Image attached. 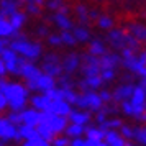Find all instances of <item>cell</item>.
Segmentation results:
<instances>
[{
  "label": "cell",
  "mask_w": 146,
  "mask_h": 146,
  "mask_svg": "<svg viewBox=\"0 0 146 146\" xmlns=\"http://www.w3.org/2000/svg\"><path fill=\"white\" fill-rule=\"evenodd\" d=\"M66 117H59V115H54L51 112H41V121L36 126L40 136H43L48 141H53L56 138V135H59L61 131H66Z\"/></svg>",
  "instance_id": "cell-1"
},
{
  "label": "cell",
  "mask_w": 146,
  "mask_h": 146,
  "mask_svg": "<svg viewBox=\"0 0 146 146\" xmlns=\"http://www.w3.org/2000/svg\"><path fill=\"white\" fill-rule=\"evenodd\" d=\"M28 87H25L23 84L18 82H8V86L3 90V95L7 97V102L12 112H23L27 108V102H28Z\"/></svg>",
  "instance_id": "cell-2"
},
{
  "label": "cell",
  "mask_w": 146,
  "mask_h": 146,
  "mask_svg": "<svg viewBox=\"0 0 146 146\" xmlns=\"http://www.w3.org/2000/svg\"><path fill=\"white\" fill-rule=\"evenodd\" d=\"M10 48L13 49L18 56H23L28 61H36L43 53V48L40 43H35V41H28L25 38L21 40H12L10 41Z\"/></svg>",
  "instance_id": "cell-3"
},
{
  "label": "cell",
  "mask_w": 146,
  "mask_h": 146,
  "mask_svg": "<svg viewBox=\"0 0 146 146\" xmlns=\"http://www.w3.org/2000/svg\"><path fill=\"white\" fill-rule=\"evenodd\" d=\"M43 74V69H40L38 66H35L31 61L21 58L20 59V69H18V76H21L27 80L28 90H38V79Z\"/></svg>",
  "instance_id": "cell-4"
},
{
  "label": "cell",
  "mask_w": 146,
  "mask_h": 146,
  "mask_svg": "<svg viewBox=\"0 0 146 146\" xmlns=\"http://www.w3.org/2000/svg\"><path fill=\"white\" fill-rule=\"evenodd\" d=\"M76 105L80 110H92V112H100L104 107V100L100 99V94H97L95 90L90 92H82L79 95V99L76 102Z\"/></svg>",
  "instance_id": "cell-5"
},
{
  "label": "cell",
  "mask_w": 146,
  "mask_h": 146,
  "mask_svg": "<svg viewBox=\"0 0 146 146\" xmlns=\"http://www.w3.org/2000/svg\"><path fill=\"white\" fill-rule=\"evenodd\" d=\"M130 102L135 110V118L139 120L146 113V90L141 86H135V92H133Z\"/></svg>",
  "instance_id": "cell-6"
},
{
  "label": "cell",
  "mask_w": 146,
  "mask_h": 146,
  "mask_svg": "<svg viewBox=\"0 0 146 146\" xmlns=\"http://www.w3.org/2000/svg\"><path fill=\"white\" fill-rule=\"evenodd\" d=\"M41 69L44 74H49L53 77H61L62 76V61H59V58L56 54H46L43 58V64Z\"/></svg>",
  "instance_id": "cell-7"
},
{
  "label": "cell",
  "mask_w": 146,
  "mask_h": 146,
  "mask_svg": "<svg viewBox=\"0 0 146 146\" xmlns=\"http://www.w3.org/2000/svg\"><path fill=\"white\" fill-rule=\"evenodd\" d=\"M82 74L84 77H92V76H100L102 72V66H100V58L92 56L89 53L82 56Z\"/></svg>",
  "instance_id": "cell-8"
},
{
  "label": "cell",
  "mask_w": 146,
  "mask_h": 146,
  "mask_svg": "<svg viewBox=\"0 0 146 146\" xmlns=\"http://www.w3.org/2000/svg\"><path fill=\"white\" fill-rule=\"evenodd\" d=\"M0 59L5 62V66H7V72L18 74V69H20V59H21V58H18V54L15 53L10 46L5 48V49L2 51Z\"/></svg>",
  "instance_id": "cell-9"
},
{
  "label": "cell",
  "mask_w": 146,
  "mask_h": 146,
  "mask_svg": "<svg viewBox=\"0 0 146 146\" xmlns=\"http://www.w3.org/2000/svg\"><path fill=\"white\" fill-rule=\"evenodd\" d=\"M0 139H20V133H18V126L13 125L8 118H2L0 117Z\"/></svg>",
  "instance_id": "cell-10"
},
{
  "label": "cell",
  "mask_w": 146,
  "mask_h": 146,
  "mask_svg": "<svg viewBox=\"0 0 146 146\" xmlns=\"http://www.w3.org/2000/svg\"><path fill=\"white\" fill-rule=\"evenodd\" d=\"M128 35L130 33H125V31H121V30H110L107 40H108V43H110L113 48L123 49V48H126V44H128Z\"/></svg>",
  "instance_id": "cell-11"
},
{
  "label": "cell",
  "mask_w": 146,
  "mask_h": 146,
  "mask_svg": "<svg viewBox=\"0 0 146 146\" xmlns=\"http://www.w3.org/2000/svg\"><path fill=\"white\" fill-rule=\"evenodd\" d=\"M20 118H21V125H28V126H38L41 121V112L36 108H25L23 112H20Z\"/></svg>",
  "instance_id": "cell-12"
},
{
  "label": "cell",
  "mask_w": 146,
  "mask_h": 146,
  "mask_svg": "<svg viewBox=\"0 0 146 146\" xmlns=\"http://www.w3.org/2000/svg\"><path fill=\"white\" fill-rule=\"evenodd\" d=\"M133 92H135V86H133L131 82H126V84H121L120 87L115 89V92H113V100L115 102H126V100L131 99Z\"/></svg>",
  "instance_id": "cell-13"
},
{
  "label": "cell",
  "mask_w": 146,
  "mask_h": 146,
  "mask_svg": "<svg viewBox=\"0 0 146 146\" xmlns=\"http://www.w3.org/2000/svg\"><path fill=\"white\" fill-rule=\"evenodd\" d=\"M80 66H82V59L79 58V54H76V53L67 54L66 58L62 59V69H64V72L66 74L76 72Z\"/></svg>",
  "instance_id": "cell-14"
},
{
  "label": "cell",
  "mask_w": 146,
  "mask_h": 146,
  "mask_svg": "<svg viewBox=\"0 0 146 146\" xmlns=\"http://www.w3.org/2000/svg\"><path fill=\"white\" fill-rule=\"evenodd\" d=\"M120 64H123V59H121V56L117 53H107L105 56H102L100 58V66H102V71L104 69H117Z\"/></svg>",
  "instance_id": "cell-15"
},
{
  "label": "cell",
  "mask_w": 146,
  "mask_h": 146,
  "mask_svg": "<svg viewBox=\"0 0 146 146\" xmlns=\"http://www.w3.org/2000/svg\"><path fill=\"white\" fill-rule=\"evenodd\" d=\"M49 112L54 115H59V117H69L72 113V107L66 100H56V102H51Z\"/></svg>",
  "instance_id": "cell-16"
},
{
  "label": "cell",
  "mask_w": 146,
  "mask_h": 146,
  "mask_svg": "<svg viewBox=\"0 0 146 146\" xmlns=\"http://www.w3.org/2000/svg\"><path fill=\"white\" fill-rule=\"evenodd\" d=\"M18 7H20V0H0V15L10 18L18 12Z\"/></svg>",
  "instance_id": "cell-17"
},
{
  "label": "cell",
  "mask_w": 146,
  "mask_h": 146,
  "mask_svg": "<svg viewBox=\"0 0 146 146\" xmlns=\"http://www.w3.org/2000/svg\"><path fill=\"white\" fill-rule=\"evenodd\" d=\"M53 20H54V23H56V27L59 28V30H62V31H72L74 30L72 21H71V18H69L67 13H64V12H56V13L53 15Z\"/></svg>",
  "instance_id": "cell-18"
},
{
  "label": "cell",
  "mask_w": 146,
  "mask_h": 146,
  "mask_svg": "<svg viewBox=\"0 0 146 146\" xmlns=\"http://www.w3.org/2000/svg\"><path fill=\"white\" fill-rule=\"evenodd\" d=\"M31 107L40 110V112H49V107H51V100L48 99L46 94H36L31 97Z\"/></svg>",
  "instance_id": "cell-19"
},
{
  "label": "cell",
  "mask_w": 146,
  "mask_h": 146,
  "mask_svg": "<svg viewBox=\"0 0 146 146\" xmlns=\"http://www.w3.org/2000/svg\"><path fill=\"white\" fill-rule=\"evenodd\" d=\"M104 143H105L107 146H126L128 141L121 136L120 131H117V130H108V131L105 133Z\"/></svg>",
  "instance_id": "cell-20"
},
{
  "label": "cell",
  "mask_w": 146,
  "mask_h": 146,
  "mask_svg": "<svg viewBox=\"0 0 146 146\" xmlns=\"http://www.w3.org/2000/svg\"><path fill=\"white\" fill-rule=\"evenodd\" d=\"M102 84H104V80L100 76H92V77H84V80H80L79 87L82 92H90V90L99 89Z\"/></svg>",
  "instance_id": "cell-21"
},
{
  "label": "cell",
  "mask_w": 146,
  "mask_h": 146,
  "mask_svg": "<svg viewBox=\"0 0 146 146\" xmlns=\"http://www.w3.org/2000/svg\"><path fill=\"white\" fill-rule=\"evenodd\" d=\"M56 87V79L49 74H41V77L38 79V90H41L43 94H46L48 90H51Z\"/></svg>",
  "instance_id": "cell-22"
},
{
  "label": "cell",
  "mask_w": 146,
  "mask_h": 146,
  "mask_svg": "<svg viewBox=\"0 0 146 146\" xmlns=\"http://www.w3.org/2000/svg\"><path fill=\"white\" fill-rule=\"evenodd\" d=\"M69 120H71V123L86 126V123L90 121V115L86 110H72V113L69 115Z\"/></svg>",
  "instance_id": "cell-23"
},
{
  "label": "cell",
  "mask_w": 146,
  "mask_h": 146,
  "mask_svg": "<svg viewBox=\"0 0 146 146\" xmlns=\"http://www.w3.org/2000/svg\"><path fill=\"white\" fill-rule=\"evenodd\" d=\"M105 130L104 128H95V126H89L86 128V139H90V141H102V139H105Z\"/></svg>",
  "instance_id": "cell-24"
},
{
  "label": "cell",
  "mask_w": 146,
  "mask_h": 146,
  "mask_svg": "<svg viewBox=\"0 0 146 146\" xmlns=\"http://www.w3.org/2000/svg\"><path fill=\"white\" fill-rule=\"evenodd\" d=\"M89 53L92 56H97V58H102L107 54V46L104 44V41L100 40H92L90 41V46H89Z\"/></svg>",
  "instance_id": "cell-25"
},
{
  "label": "cell",
  "mask_w": 146,
  "mask_h": 146,
  "mask_svg": "<svg viewBox=\"0 0 146 146\" xmlns=\"http://www.w3.org/2000/svg\"><path fill=\"white\" fill-rule=\"evenodd\" d=\"M13 33H15V30L12 27L10 20L0 15V38H12Z\"/></svg>",
  "instance_id": "cell-26"
},
{
  "label": "cell",
  "mask_w": 146,
  "mask_h": 146,
  "mask_svg": "<svg viewBox=\"0 0 146 146\" xmlns=\"http://www.w3.org/2000/svg\"><path fill=\"white\" fill-rule=\"evenodd\" d=\"M18 133H20V139L23 138L25 141L33 139V138H36V136L40 135L38 130H36V126H28V125H20L18 126Z\"/></svg>",
  "instance_id": "cell-27"
},
{
  "label": "cell",
  "mask_w": 146,
  "mask_h": 146,
  "mask_svg": "<svg viewBox=\"0 0 146 146\" xmlns=\"http://www.w3.org/2000/svg\"><path fill=\"white\" fill-rule=\"evenodd\" d=\"M66 136H69V138H80L84 133H86V126H82V125H76V123H69L66 128Z\"/></svg>",
  "instance_id": "cell-28"
},
{
  "label": "cell",
  "mask_w": 146,
  "mask_h": 146,
  "mask_svg": "<svg viewBox=\"0 0 146 146\" xmlns=\"http://www.w3.org/2000/svg\"><path fill=\"white\" fill-rule=\"evenodd\" d=\"M130 35L135 36L138 41H146V27L145 25H138V23H135V25H130Z\"/></svg>",
  "instance_id": "cell-29"
},
{
  "label": "cell",
  "mask_w": 146,
  "mask_h": 146,
  "mask_svg": "<svg viewBox=\"0 0 146 146\" xmlns=\"http://www.w3.org/2000/svg\"><path fill=\"white\" fill-rule=\"evenodd\" d=\"M8 20H10V23H12V27H13L15 31H20V28L23 27V25H25V21H27V15L18 10V12H17L15 15H12Z\"/></svg>",
  "instance_id": "cell-30"
},
{
  "label": "cell",
  "mask_w": 146,
  "mask_h": 146,
  "mask_svg": "<svg viewBox=\"0 0 146 146\" xmlns=\"http://www.w3.org/2000/svg\"><path fill=\"white\" fill-rule=\"evenodd\" d=\"M72 35L76 36L77 43H86V41L90 40V33H89V30L86 27H74Z\"/></svg>",
  "instance_id": "cell-31"
},
{
  "label": "cell",
  "mask_w": 146,
  "mask_h": 146,
  "mask_svg": "<svg viewBox=\"0 0 146 146\" xmlns=\"http://www.w3.org/2000/svg\"><path fill=\"white\" fill-rule=\"evenodd\" d=\"M23 146H53V145H51V141H48V139H44L43 136H40V135H38L36 138L25 141V143H23Z\"/></svg>",
  "instance_id": "cell-32"
},
{
  "label": "cell",
  "mask_w": 146,
  "mask_h": 146,
  "mask_svg": "<svg viewBox=\"0 0 146 146\" xmlns=\"http://www.w3.org/2000/svg\"><path fill=\"white\" fill-rule=\"evenodd\" d=\"M97 25H99L102 30H112L113 20L108 17V15H100L99 18H97Z\"/></svg>",
  "instance_id": "cell-33"
},
{
  "label": "cell",
  "mask_w": 146,
  "mask_h": 146,
  "mask_svg": "<svg viewBox=\"0 0 146 146\" xmlns=\"http://www.w3.org/2000/svg\"><path fill=\"white\" fill-rule=\"evenodd\" d=\"M46 95H48V99L51 100V102L64 100V94H62V89H61V87H54V89H51V90H48Z\"/></svg>",
  "instance_id": "cell-34"
},
{
  "label": "cell",
  "mask_w": 146,
  "mask_h": 146,
  "mask_svg": "<svg viewBox=\"0 0 146 146\" xmlns=\"http://www.w3.org/2000/svg\"><path fill=\"white\" fill-rule=\"evenodd\" d=\"M62 94H64V100L69 102L71 105H76V102L79 99V94L74 92V89H62Z\"/></svg>",
  "instance_id": "cell-35"
},
{
  "label": "cell",
  "mask_w": 146,
  "mask_h": 146,
  "mask_svg": "<svg viewBox=\"0 0 146 146\" xmlns=\"http://www.w3.org/2000/svg\"><path fill=\"white\" fill-rule=\"evenodd\" d=\"M61 38H62V44H67V46L77 44V40L72 35V31H61Z\"/></svg>",
  "instance_id": "cell-36"
},
{
  "label": "cell",
  "mask_w": 146,
  "mask_h": 146,
  "mask_svg": "<svg viewBox=\"0 0 146 146\" xmlns=\"http://www.w3.org/2000/svg\"><path fill=\"white\" fill-rule=\"evenodd\" d=\"M139 145L146 146V126H139V128H135V138Z\"/></svg>",
  "instance_id": "cell-37"
},
{
  "label": "cell",
  "mask_w": 146,
  "mask_h": 146,
  "mask_svg": "<svg viewBox=\"0 0 146 146\" xmlns=\"http://www.w3.org/2000/svg\"><path fill=\"white\" fill-rule=\"evenodd\" d=\"M100 128H104L105 131H108V130H117V128H121V120H118V118L107 120L104 125H100Z\"/></svg>",
  "instance_id": "cell-38"
},
{
  "label": "cell",
  "mask_w": 146,
  "mask_h": 146,
  "mask_svg": "<svg viewBox=\"0 0 146 146\" xmlns=\"http://www.w3.org/2000/svg\"><path fill=\"white\" fill-rule=\"evenodd\" d=\"M76 12H77V17H79L80 23H87V21H89V18H90V13L87 12V8L84 7V5H77Z\"/></svg>",
  "instance_id": "cell-39"
},
{
  "label": "cell",
  "mask_w": 146,
  "mask_h": 146,
  "mask_svg": "<svg viewBox=\"0 0 146 146\" xmlns=\"http://www.w3.org/2000/svg\"><path fill=\"white\" fill-rule=\"evenodd\" d=\"M120 133H121V136H123L125 139H133L135 138V128H131V126H128V125H121Z\"/></svg>",
  "instance_id": "cell-40"
},
{
  "label": "cell",
  "mask_w": 146,
  "mask_h": 146,
  "mask_svg": "<svg viewBox=\"0 0 146 146\" xmlns=\"http://www.w3.org/2000/svg\"><path fill=\"white\" fill-rule=\"evenodd\" d=\"M53 146H71V141L67 136H56V138L51 141Z\"/></svg>",
  "instance_id": "cell-41"
},
{
  "label": "cell",
  "mask_w": 146,
  "mask_h": 146,
  "mask_svg": "<svg viewBox=\"0 0 146 146\" xmlns=\"http://www.w3.org/2000/svg\"><path fill=\"white\" fill-rule=\"evenodd\" d=\"M121 110L125 115H130V117H135V110H133V105L130 100H126V102H121Z\"/></svg>",
  "instance_id": "cell-42"
},
{
  "label": "cell",
  "mask_w": 146,
  "mask_h": 146,
  "mask_svg": "<svg viewBox=\"0 0 146 146\" xmlns=\"http://www.w3.org/2000/svg\"><path fill=\"white\" fill-rule=\"evenodd\" d=\"M48 43L51 46H61L62 44V38H61V35H49L48 36Z\"/></svg>",
  "instance_id": "cell-43"
},
{
  "label": "cell",
  "mask_w": 146,
  "mask_h": 146,
  "mask_svg": "<svg viewBox=\"0 0 146 146\" xmlns=\"http://www.w3.org/2000/svg\"><path fill=\"white\" fill-rule=\"evenodd\" d=\"M59 84H61V89H72V80H71L69 76H61Z\"/></svg>",
  "instance_id": "cell-44"
},
{
  "label": "cell",
  "mask_w": 146,
  "mask_h": 146,
  "mask_svg": "<svg viewBox=\"0 0 146 146\" xmlns=\"http://www.w3.org/2000/svg\"><path fill=\"white\" fill-rule=\"evenodd\" d=\"M100 77H102V80H104V82H107V80H112L113 77H115V71H113V69H104V71L100 72Z\"/></svg>",
  "instance_id": "cell-45"
},
{
  "label": "cell",
  "mask_w": 146,
  "mask_h": 146,
  "mask_svg": "<svg viewBox=\"0 0 146 146\" xmlns=\"http://www.w3.org/2000/svg\"><path fill=\"white\" fill-rule=\"evenodd\" d=\"M46 7L51 8V10H58V12H59L61 8H62V2H61V0H48Z\"/></svg>",
  "instance_id": "cell-46"
},
{
  "label": "cell",
  "mask_w": 146,
  "mask_h": 146,
  "mask_svg": "<svg viewBox=\"0 0 146 146\" xmlns=\"http://www.w3.org/2000/svg\"><path fill=\"white\" fill-rule=\"evenodd\" d=\"M13 125H21V118H20V112H10L7 117Z\"/></svg>",
  "instance_id": "cell-47"
},
{
  "label": "cell",
  "mask_w": 146,
  "mask_h": 146,
  "mask_svg": "<svg viewBox=\"0 0 146 146\" xmlns=\"http://www.w3.org/2000/svg\"><path fill=\"white\" fill-rule=\"evenodd\" d=\"M100 99L104 100V104H110L113 100V94H110L108 90H100Z\"/></svg>",
  "instance_id": "cell-48"
},
{
  "label": "cell",
  "mask_w": 146,
  "mask_h": 146,
  "mask_svg": "<svg viewBox=\"0 0 146 146\" xmlns=\"http://www.w3.org/2000/svg\"><path fill=\"white\" fill-rule=\"evenodd\" d=\"M107 115H108V113L104 112V110L97 112V117H95V120H97V123H99V125H104L107 120H108V118H107Z\"/></svg>",
  "instance_id": "cell-49"
},
{
  "label": "cell",
  "mask_w": 146,
  "mask_h": 146,
  "mask_svg": "<svg viewBox=\"0 0 146 146\" xmlns=\"http://www.w3.org/2000/svg\"><path fill=\"white\" fill-rule=\"evenodd\" d=\"M40 10H41L40 5H33V3H31V5H27V12L28 13H31V15H38L40 13Z\"/></svg>",
  "instance_id": "cell-50"
},
{
  "label": "cell",
  "mask_w": 146,
  "mask_h": 146,
  "mask_svg": "<svg viewBox=\"0 0 146 146\" xmlns=\"http://www.w3.org/2000/svg\"><path fill=\"white\" fill-rule=\"evenodd\" d=\"M20 2H23L25 5H31L33 3V5H40V7L44 3V0H20Z\"/></svg>",
  "instance_id": "cell-51"
},
{
  "label": "cell",
  "mask_w": 146,
  "mask_h": 146,
  "mask_svg": "<svg viewBox=\"0 0 146 146\" xmlns=\"http://www.w3.org/2000/svg\"><path fill=\"white\" fill-rule=\"evenodd\" d=\"M71 146H86V139L82 138H76L71 141Z\"/></svg>",
  "instance_id": "cell-52"
},
{
  "label": "cell",
  "mask_w": 146,
  "mask_h": 146,
  "mask_svg": "<svg viewBox=\"0 0 146 146\" xmlns=\"http://www.w3.org/2000/svg\"><path fill=\"white\" fill-rule=\"evenodd\" d=\"M7 105H8V102H7V97H5L3 94L0 92V110H3V108H5Z\"/></svg>",
  "instance_id": "cell-53"
},
{
  "label": "cell",
  "mask_w": 146,
  "mask_h": 146,
  "mask_svg": "<svg viewBox=\"0 0 146 146\" xmlns=\"http://www.w3.org/2000/svg\"><path fill=\"white\" fill-rule=\"evenodd\" d=\"M7 74V66H5V62L0 59V77H3Z\"/></svg>",
  "instance_id": "cell-54"
},
{
  "label": "cell",
  "mask_w": 146,
  "mask_h": 146,
  "mask_svg": "<svg viewBox=\"0 0 146 146\" xmlns=\"http://www.w3.org/2000/svg\"><path fill=\"white\" fill-rule=\"evenodd\" d=\"M38 35H40V36H49V35H48V28L46 27H38Z\"/></svg>",
  "instance_id": "cell-55"
},
{
  "label": "cell",
  "mask_w": 146,
  "mask_h": 146,
  "mask_svg": "<svg viewBox=\"0 0 146 146\" xmlns=\"http://www.w3.org/2000/svg\"><path fill=\"white\" fill-rule=\"evenodd\" d=\"M139 86H141V87H143V89L146 90V77H143V79H141V82H139Z\"/></svg>",
  "instance_id": "cell-56"
},
{
  "label": "cell",
  "mask_w": 146,
  "mask_h": 146,
  "mask_svg": "<svg viewBox=\"0 0 146 146\" xmlns=\"http://www.w3.org/2000/svg\"><path fill=\"white\" fill-rule=\"evenodd\" d=\"M5 143H7L5 139H0V146H5Z\"/></svg>",
  "instance_id": "cell-57"
},
{
  "label": "cell",
  "mask_w": 146,
  "mask_h": 146,
  "mask_svg": "<svg viewBox=\"0 0 146 146\" xmlns=\"http://www.w3.org/2000/svg\"><path fill=\"white\" fill-rule=\"evenodd\" d=\"M139 120H143V121H146V113H145V115H143V117H141Z\"/></svg>",
  "instance_id": "cell-58"
}]
</instances>
